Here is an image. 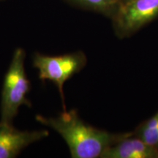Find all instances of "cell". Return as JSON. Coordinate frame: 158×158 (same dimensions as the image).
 <instances>
[{"mask_svg": "<svg viewBox=\"0 0 158 158\" xmlns=\"http://www.w3.org/2000/svg\"><path fill=\"white\" fill-rule=\"evenodd\" d=\"M45 130L21 131L12 124L0 122V158H13L30 144L47 137Z\"/></svg>", "mask_w": 158, "mask_h": 158, "instance_id": "cell-4", "label": "cell"}, {"mask_svg": "<svg viewBox=\"0 0 158 158\" xmlns=\"http://www.w3.org/2000/svg\"><path fill=\"white\" fill-rule=\"evenodd\" d=\"M157 15L158 0H129L122 9L119 23L124 31H134Z\"/></svg>", "mask_w": 158, "mask_h": 158, "instance_id": "cell-5", "label": "cell"}, {"mask_svg": "<svg viewBox=\"0 0 158 158\" xmlns=\"http://www.w3.org/2000/svg\"><path fill=\"white\" fill-rule=\"evenodd\" d=\"M26 53L22 48L14 51L10 64L4 78L1 100V122L12 124L23 105L31 107L27 98L30 90V81L27 78L24 68Z\"/></svg>", "mask_w": 158, "mask_h": 158, "instance_id": "cell-2", "label": "cell"}, {"mask_svg": "<svg viewBox=\"0 0 158 158\" xmlns=\"http://www.w3.org/2000/svg\"><path fill=\"white\" fill-rule=\"evenodd\" d=\"M138 135L145 143L158 147V112L142 125Z\"/></svg>", "mask_w": 158, "mask_h": 158, "instance_id": "cell-7", "label": "cell"}, {"mask_svg": "<svg viewBox=\"0 0 158 158\" xmlns=\"http://www.w3.org/2000/svg\"><path fill=\"white\" fill-rule=\"evenodd\" d=\"M86 62V57L81 52L55 56L36 53L33 56V66L38 70L39 78L42 81H50L58 88L64 110H66L63 91L64 83L81 70Z\"/></svg>", "mask_w": 158, "mask_h": 158, "instance_id": "cell-3", "label": "cell"}, {"mask_svg": "<svg viewBox=\"0 0 158 158\" xmlns=\"http://www.w3.org/2000/svg\"><path fill=\"white\" fill-rule=\"evenodd\" d=\"M36 120L54 129L62 136L73 158L102 157L115 139L108 132L85 123L76 110H64L57 117L45 118L37 115Z\"/></svg>", "mask_w": 158, "mask_h": 158, "instance_id": "cell-1", "label": "cell"}, {"mask_svg": "<svg viewBox=\"0 0 158 158\" xmlns=\"http://www.w3.org/2000/svg\"><path fill=\"white\" fill-rule=\"evenodd\" d=\"M158 147L149 145L141 138H125L106 149L101 158H155Z\"/></svg>", "mask_w": 158, "mask_h": 158, "instance_id": "cell-6", "label": "cell"}, {"mask_svg": "<svg viewBox=\"0 0 158 158\" xmlns=\"http://www.w3.org/2000/svg\"><path fill=\"white\" fill-rule=\"evenodd\" d=\"M73 2L84 7L99 11H105L110 9L115 3V0H70Z\"/></svg>", "mask_w": 158, "mask_h": 158, "instance_id": "cell-8", "label": "cell"}]
</instances>
